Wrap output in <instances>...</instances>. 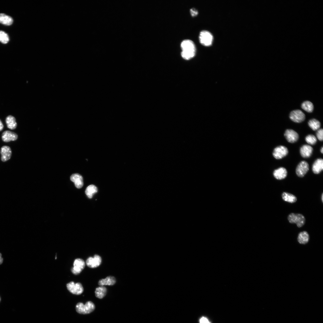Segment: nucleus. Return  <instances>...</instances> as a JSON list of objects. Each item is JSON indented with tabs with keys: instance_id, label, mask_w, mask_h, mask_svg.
<instances>
[{
	"instance_id": "3",
	"label": "nucleus",
	"mask_w": 323,
	"mask_h": 323,
	"mask_svg": "<svg viewBox=\"0 0 323 323\" xmlns=\"http://www.w3.org/2000/svg\"><path fill=\"white\" fill-rule=\"evenodd\" d=\"M288 220L290 223H295L298 227L302 226L305 222V217L300 214L291 213L288 215Z\"/></svg>"
},
{
	"instance_id": "25",
	"label": "nucleus",
	"mask_w": 323,
	"mask_h": 323,
	"mask_svg": "<svg viewBox=\"0 0 323 323\" xmlns=\"http://www.w3.org/2000/svg\"><path fill=\"white\" fill-rule=\"evenodd\" d=\"M309 127L313 130L315 131L319 129L321 126L320 122L315 119L310 120L308 122Z\"/></svg>"
},
{
	"instance_id": "14",
	"label": "nucleus",
	"mask_w": 323,
	"mask_h": 323,
	"mask_svg": "<svg viewBox=\"0 0 323 323\" xmlns=\"http://www.w3.org/2000/svg\"><path fill=\"white\" fill-rule=\"evenodd\" d=\"M71 181L74 182L75 186L77 188H80L83 186V179L82 176L78 173L72 174L70 177Z\"/></svg>"
},
{
	"instance_id": "32",
	"label": "nucleus",
	"mask_w": 323,
	"mask_h": 323,
	"mask_svg": "<svg viewBox=\"0 0 323 323\" xmlns=\"http://www.w3.org/2000/svg\"><path fill=\"white\" fill-rule=\"evenodd\" d=\"M3 125L0 120V131H1L3 128Z\"/></svg>"
},
{
	"instance_id": "31",
	"label": "nucleus",
	"mask_w": 323,
	"mask_h": 323,
	"mask_svg": "<svg viewBox=\"0 0 323 323\" xmlns=\"http://www.w3.org/2000/svg\"><path fill=\"white\" fill-rule=\"evenodd\" d=\"M200 323H206L208 322V320L205 317H202L200 320Z\"/></svg>"
},
{
	"instance_id": "1",
	"label": "nucleus",
	"mask_w": 323,
	"mask_h": 323,
	"mask_svg": "<svg viewBox=\"0 0 323 323\" xmlns=\"http://www.w3.org/2000/svg\"><path fill=\"white\" fill-rule=\"evenodd\" d=\"M182 49L181 55L186 60H189L193 57L195 55L196 47L193 42L189 39L183 41L181 44Z\"/></svg>"
},
{
	"instance_id": "2",
	"label": "nucleus",
	"mask_w": 323,
	"mask_h": 323,
	"mask_svg": "<svg viewBox=\"0 0 323 323\" xmlns=\"http://www.w3.org/2000/svg\"><path fill=\"white\" fill-rule=\"evenodd\" d=\"M95 309L94 304L91 301H88L85 304L82 302L77 303L75 306L76 312L80 314H86L92 312Z\"/></svg>"
},
{
	"instance_id": "16",
	"label": "nucleus",
	"mask_w": 323,
	"mask_h": 323,
	"mask_svg": "<svg viewBox=\"0 0 323 323\" xmlns=\"http://www.w3.org/2000/svg\"><path fill=\"white\" fill-rule=\"evenodd\" d=\"M313 151V148L312 147L308 145H304L300 149V153L301 156L304 158H308L310 157Z\"/></svg>"
},
{
	"instance_id": "20",
	"label": "nucleus",
	"mask_w": 323,
	"mask_h": 323,
	"mask_svg": "<svg viewBox=\"0 0 323 323\" xmlns=\"http://www.w3.org/2000/svg\"><path fill=\"white\" fill-rule=\"evenodd\" d=\"M309 239V235L306 231L301 232L298 235V240L301 244H306L308 242Z\"/></svg>"
},
{
	"instance_id": "33",
	"label": "nucleus",
	"mask_w": 323,
	"mask_h": 323,
	"mask_svg": "<svg viewBox=\"0 0 323 323\" xmlns=\"http://www.w3.org/2000/svg\"><path fill=\"white\" fill-rule=\"evenodd\" d=\"M3 260V258L1 257H0V264L2 263Z\"/></svg>"
},
{
	"instance_id": "30",
	"label": "nucleus",
	"mask_w": 323,
	"mask_h": 323,
	"mask_svg": "<svg viewBox=\"0 0 323 323\" xmlns=\"http://www.w3.org/2000/svg\"><path fill=\"white\" fill-rule=\"evenodd\" d=\"M190 12L191 15L192 16H196L198 14L197 10L194 8H192L190 10Z\"/></svg>"
},
{
	"instance_id": "13",
	"label": "nucleus",
	"mask_w": 323,
	"mask_h": 323,
	"mask_svg": "<svg viewBox=\"0 0 323 323\" xmlns=\"http://www.w3.org/2000/svg\"><path fill=\"white\" fill-rule=\"evenodd\" d=\"M1 138L4 142H7L16 140L18 138V135L14 132L7 130L3 132Z\"/></svg>"
},
{
	"instance_id": "9",
	"label": "nucleus",
	"mask_w": 323,
	"mask_h": 323,
	"mask_svg": "<svg viewBox=\"0 0 323 323\" xmlns=\"http://www.w3.org/2000/svg\"><path fill=\"white\" fill-rule=\"evenodd\" d=\"M85 266V263L83 259H76L74 261L73 267L71 269V272L75 275H78L84 269Z\"/></svg>"
},
{
	"instance_id": "17",
	"label": "nucleus",
	"mask_w": 323,
	"mask_h": 323,
	"mask_svg": "<svg viewBox=\"0 0 323 323\" xmlns=\"http://www.w3.org/2000/svg\"><path fill=\"white\" fill-rule=\"evenodd\" d=\"M312 171L316 174L320 173L323 169V160L319 158L317 159L312 166Z\"/></svg>"
},
{
	"instance_id": "27",
	"label": "nucleus",
	"mask_w": 323,
	"mask_h": 323,
	"mask_svg": "<svg viewBox=\"0 0 323 323\" xmlns=\"http://www.w3.org/2000/svg\"><path fill=\"white\" fill-rule=\"evenodd\" d=\"M305 140L307 143L312 145L315 144L317 141L316 138L314 135L310 134L307 136L305 137Z\"/></svg>"
},
{
	"instance_id": "15",
	"label": "nucleus",
	"mask_w": 323,
	"mask_h": 323,
	"mask_svg": "<svg viewBox=\"0 0 323 323\" xmlns=\"http://www.w3.org/2000/svg\"><path fill=\"white\" fill-rule=\"evenodd\" d=\"M287 174V170L284 167H280L275 170L273 173L275 178L278 180L284 179L286 177Z\"/></svg>"
},
{
	"instance_id": "34",
	"label": "nucleus",
	"mask_w": 323,
	"mask_h": 323,
	"mask_svg": "<svg viewBox=\"0 0 323 323\" xmlns=\"http://www.w3.org/2000/svg\"><path fill=\"white\" fill-rule=\"evenodd\" d=\"M320 151H321V153H323V147H322V148H321V149Z\"/></svg>"
},
{
	"instance_id": "8",
	"label": "nucleus",
	"mask_w": 323,
	"mask_h": 323,
	"mask_svg": "<svg viewBox=\"0 0 323 323\" xmlns=\"http://www.w3.org/2000/svg\"><path fill=\"white\" fill-rule=\"evenodd\" d=\"M309 169L308 163L305 161H302L297 165L296 169L297 175L299 177L304 176Z\"/></svg>"
},
{
	"instance_id": "12",
	"label": "nucleus",
	"mask_w": 323,
	"mask_h": 323,
	"mask_svg": "<svg viewBox=\"0 0 323 323\" xmlns=\"http://www.w3.org/2000/svg\"><path fill=\"white\" fill-rule=\"evenodd\" d=\"M1 155V159L3 162L9 160L11 158L12 151L10 147L7 146H2L0 150Z\"/></svg>"
},
{
	"instance_id": "4",
	"label": "nucleus",
	"mask_w": 323,
	"mask_h": 323,
	"mask_svg": "<svg viewBox=\"0 0 323 323\" xmlns=\"http://www.w3.org/2000/svg\"><path fill=\"white\" fill-rule=\"evenodd\" d=\"M199 39L200 43L203 45L208 46L212 43L213 37L211 34L206 31H201L199 34Z\"/></svg>"
},
{
	"instance_id": "6",
	"label": "nucleus",
	"mask_w": 323,
	"mask_h": 323,
	"mask_svg": "<svg viewBox=\"0 0 323 323\" xmlns=\"http://www.w3.org/2000/svg\"><path fill=\"white\" fill-rule=\"evenodd\" d=\"M288 153L287 148L284 146H279L274 150L272 154L274 157L277 159H281L286 156Z\"/></svg>"
},
{
	"instance_id": "35",
	"label": "nucleus",
	"mask_w": 323,
	"mask_h": 323,
	"mask_svg": "<svg viewBox=\"0 0 323 323\" xmlns=\"http://www.w3.org/2000/svg\"><path fill=\"white\" fill-rule=\"evenodd\" d=\"M323 194H322V202H323Z\"/></svg>"
},
{
	"instance_id": "26",
	"label": "nucleus",
	"mask_w": 323,
	"mask_h": 323,
	"mask_svg": "<svg viewBox=\"0 0 323 323\" xmlns=\"http://www.w3.org/2000/svg\"><path fill=\"white\" fill-rule=\"evenodd\" d=\"M301 107L303 109L308 112H312L314 108L313 104L309 101L303 102L301 104Z\"/></svg>"
},
{
	"instance_id": "7",
	"label": "nucleus",
	"mask_w": 323,
	"mask_h": 323,
	"mask_svg": "<svg viewBox=\"0 0 323 323\" xmlns=\"http://www.w3.org/2000/svg\"><path fill=\"white\" fill-rule=\"evenodd\" d=\"M290 119L296 123L303 122L305 119V115L301 110H295L292 111L290 115Z\"/></svg>"
},
{
	"instance_id": "21",
	"label": "nucleus",
	"mask_w": 323,
	"mask_h": 323,
	"mask_svg": "<svg viewBox=\"0 0 323 323\" xmlns=\"http://www.w3.org/2000/svg\"><path fill=\"white\" fill-rule=\"evenodd\" d=\"M13 22L12 18L4 13H0V23L6 25H10Z\"/></svg>"
},
{
	"instance_id": "19",
	"label": "nucleus",
	"mask_w": 323,
	"mask_h": 323,
	"mask_svg": "<svg viewBox=\"0 0 323 323\" xmlns=\"http://www.w3.org/2000/svg\"><path fill=\"white\" fill-rule=\"evenodd\" d=\"M6 122L7 127L11 129H15L16 127V119L12 115H9L6 117Z\"/></svg>"
},
{
	"instance_id": "10",
	"label": "nucleus",
	"mask_w": 323,
	"mask_h": 323,
	"mask_svg": "<svg viewBox=\"0 0 323 323\" xmlns=\"http://www.w3.org/2000/svg\"><path fill=\"white\" fill-rule=\"evenodd\" d=\"M101 257L98 255H95L94 257H89L86 260V263L89 267L95 268L101 264Z\"/></svg>"
},
{
	"instance_id": "24",
	"label": "nucleus",
	"mask_w": 323,
	"mask_h": 323,
	"mask_svg": "<svg viewBox=\"0 0 323 323\" xmlns=\"http://www.w3.org/2000/svg\"><path fill=\"white\" fill-rule=\"evenodd\" d=\"M97 191V187L94 185H91L86 188L85 193L89 198L91 199L93 195L96 193Z\"/></svg>"
},
{
	"instance_id": "18",
	"label": "nucleus",
	"mask_w": 323,
	"mask_h": 323,
	"mask_svg": "<svg viewBox=\"0 0 323 323\" xmlns=\"http://www.w3.org/2000/svg\"><path fill=\"white\" fill-rule=\"evenodd\" d=\"M116 282L115 278L114 277L109 276L104 279L100 280L98 282V284L101 286L104 285L111 286L114 285L115 283Z\"/></svg>"
},
{
	"instance_id": "23",
	"label": "nucleus",
	"mask_w": 323,
	"mask_h": 323,
	"mask_svg": "<svg viewBox=\"0 0 323 323\" xmlns=\"http://www.w3.org/2000/svg\"><path fill=\"white\" fill-rule=\"evenodd\" d=\"M106 288L103 286L97 288L95 292V296L100 299L103 298L106 295Z\"/></svg>"
},
{
	"instance_id": "5",
	"label": "nucleus",
	"mask_w": 323,
	"mask_h": 323,
	"mask_svg": "<svg viewBox=\"0 0 323 323\" xmlns=\"http://www.w3.org/2000/svg\"><path fill=\"white\" fill-rule=\"evenodd\" d=\"M67 288L68 290L72 293L76 295L82 294L83 291V288L80 283H75L71 281L67 284Z\"/></svg>"
},
{
	"instance_id": "36",
	"label": "nucleus",
	"mask_w": 323,
	"mask_h": 323,
	"mask_svg": "<svg viewBox=\"0 0 323 323\" xmlns=\"http://www.w3.org/2000/svg\"><path fill=\"white\" fill-rule=\"evenodd\" d=\"M1 254L0 253V257H1Z\"/></svg>"
},
{
	"instance_id": "22",
	"label": "nucleus",
	"mask_w": 323,
	"mask_h": 323,
	"mask_svg": "<svg viewBox=\"0 0 323 323\" xmlns=\"http://www.w3.org/2000/svg\"><path fill=\"white\" fill-rule=\"evenodd\" d=\"M282 197L284 200L291 203L295 202L297 200L295 196L286 192H284L282 194Z\"/></svg>"
},
{
	"instance_id": "28",
	"label": "nucleus",
	"mask_w": 323,
	"mask_h": 323,
	"mask_svg": "<svg viewBox=\"0 0 323 323\" xmlns=\"http://www.w3.org/2000/svg\"><path fill=\"white\" fill-rule=\"evenodd\" d=\"M8 35L3 31H0V42L4 44L7 43L9 41Z\"/></svg>"
},
{
	"instance_id": "11",
	"label": "nucleus",
	"mask_w": 323,
	"mask_h": 323,
	"mask_svg": "<svg viewBox=\"0 0 323 323\" xmlns=\"http://www.w3.org/2000/svg\"><path fill=\"white\" fill-rule=\"evenodd\" d=\"M284 135L287 141L290 143L296 142L299 138L298 133L291 129H287L285 131Z\"/></svg>"
},
{
	"instance_id": "29",
	"label": "nucleus",
	"mask_w": 323,
	"mask_h": 323,
	"mask_svg": "<svg viewBox=\"0 0 323 323\" xmlns=\"http://www.w3.org/2000/svg\"><path fill=\"white\" fill-rule=\"evenodd\" d=\"M316 136L318 139L320 141H322L323 139V130L322 129H318L316 133Z\"/></svg>"
}]
</instances>
